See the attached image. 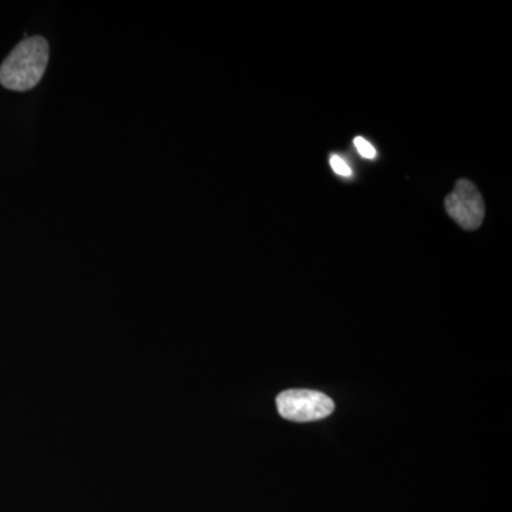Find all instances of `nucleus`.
Here are the masks:
<instances>
[{
	"label": "nucleus",
	"instance_id": "f257e3e1",
	"mask_svg": "<svg viewBox=\"0 0 512 512\" xmlns=\"http://www.w3.org/2000/svg\"><path fill=\"white\" fill-rule=\"evenodd\" d=\"M49 63V43L45 37H26L0 66V83L15 92H28L42 80Z\"/></svg>",
	"mask_w": 512,
	"mask_h": 512
},
{
	"label": "nucleus",
	"instance_id": "f03ea898",
	"mask_svg": "<svg viewBox=\"0 0 512 512\" xmlns=\"http://www.w3.org/2000/svg\"><path fill=\"white\" fill-rule=\"evenodd\" d=\"M276 407L284 419L306 423L330 416L335 403L326 394L313 390H286L276 397Z\"/></svg>",
	"mask_w": 512,
	"mask_h": 512
},
{
	"label": "nucleus",
	"instance_id": "7ed1b4c3",
	"mask_svg": "<svg viewBox=\"0 0 512 512\" xmlns=\"http://www.w3.org/2000/svg\"><path fill=\"white\" fill-rule=\"evenodd\" d=\"M447 214L467 231H476L483 224L485 204L476 185L458 180L453 192L446 198Z\"/></svg>",
	"mask_w": 512,
	"mask_h": 512
},
{
	"label": "nucleus",
	"instance_id": "20e7f679",
	"mask_svg": "<svg viewBox=\"0 0 512 512\" xmlns=\"http://www.w3.org/2000/svg\"><path fill=\"white\" fill-rule=\"evenodd\" d=\"M355 147L362 157L369 158V160L376 157L375 147H373L372 144H370L369 141H366L363 137L355 138Z\"/></svg>",
	"mask_w": 512,
	"mask_h": 512
},
{
	"label": "nucleus",
	"instance_id": "39448f33",
	"mask_svg": "<svg viewBox=\"0 0 512 512\" xmlns=\"http://www.w3.org/2000/svg\"><path fill=\"white\" fill-rule=\"evenodd\" d=\"M330 165H332L333 171H335L336 174L342 175V177H350V175H352L348 163H346L342 157H330Z\"/></svg>",
	"mask_w": 512,
	"mask_h": 512
}]
</instances>
